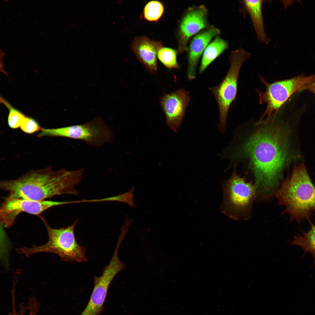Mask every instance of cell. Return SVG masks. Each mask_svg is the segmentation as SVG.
Returning <instances> with one entry per match:
<instances>
[{"instance_id":"1","label":"cell","mask_w":315,"mask_h":315,"mask_svg":"<svg viewBox=\"0 0 315 315\" xmlns=\"http://www.w3.org/2000/svg\"><path fill=\"white\" fill-rule=\"evenodd\" d=\"M249 126L236 131L234 145L228 149L229 157L235 163L245 162L254 177L258 194L271 197L293 159L292 129L276 118L267 124Z\"/></svg>"},{"instance_id":"2","label":"cell","mask_w":315,"mask_h":315,"mask_svg":"<svg viewBox=\"0 0 315 315\" xmlns=\"http://www.w3.org/2000/svg\"><path fill=\"white\" fill-rule=\"evenodd\" d=\"M83 171L54 170L51 167L32 170L16 179L1 181L0 187L10 196L35 201L63 194L77 195L75 187L81 181Z\"/></svg>"},{"instance_id":"3","label":"cell","mask_w":315,"mask_h":315,"mask_svg":"<svg viewBox=\"0 0 315 315\" xmlns=\"http://www.w3.org/2000/svg\"><path fill=\"white\" fill-rule=\"evenodd\" d=\"M279 204L284 207L282 215L289 214L291 220L299 223L315 212V186L305 165L295 166L291 175L281 183L275 193Z\"/></svg>"},{"instance_id":"4","label":"cell","mask_w":315,"mask_h":315,"mask_svg":"<svg viewBox=\"0 0 315 315\" xmlns=\"http://www.w3.org/2000/svg\"><path fill=\"white\" fill-rule=\"evenodd\" d=\"M78 220L66 227L58 229L50 226L44 222L48 240L45 244L39 246L33 245L31 248L24 247L17 249L18 252L29 257L41 252L53 253L58 255L63 261L86 262V248L77 242L74 229Z\"/></svg>"},{"instance_id":"5","label":"cell","mask_w":315,"mask_h":315,"mask_svg":"<svg viewBox=\"0 0 315 315\" xmlns=\"http://www.w3.org/2000/svg\"><path fill=\"white\" fill-rule=\"evenodd\" d=\"M234 164L230 177L222 182V212L235 220H247L251 217L253 205L257 195L255 183L237 175Z\"/></svg>"},{"instance_id":"6","label":"cell","mask_w":315,"mask_h":315,"mask_svg":"<svg viewBox=\"0 0 315 315\" xmlns=\"http://www.w3.org/2000/svg\"><path fill=\"white\" fill-rule=\"evenodd\" d=\"M262 83L265 87L264 92L257 90L259 101L261 104L267 105L264 113L257 122L267 124L274 120L282 105L293 94L302 89L307 88L315 81V74L309 76L302 75L291 78L270 83L262 77Z\"/></svg>"},{"instance_id":"7","label":"cell","mask_w":315,"mask_h":315,"mask_svg":"<svg viewBox=\"0 0 315 315\" xmlns=\"http://www.w3.org/2000/svg\"><path fill=\"white\" fill-rule=\"evenodd\" d=\"M251 55L241 47L232 51L229 56L230 66L225 76L219 84L209 88L218 106L219 113L218 126L223 133L225 132L226 127L230 106L236 96L240 69Z\"/></svg>"},{"instance_id":"8","label":"cell","mask_w":315,"mask_h":315,"mask_svg":"<svg viewBox=\"0 0 315 315\" xmlns=\"http://www.w3.org/2000/svg\"><path fill=\"white\" fill-rule=\"evenodd\" d=\"M38 137H62L78 139L89 144L100 146L109 142L113 138L110 128L97 118L85 123L55 128H42Z\"/></svg>"},{"instance_id":"9","label":"cell","mask_w":315,"mask_h":315,"mask_svg":"<svg viewBox=\"0 0 315 315\" xmlns=\"http://www.w3.org/2000/svg\"><path fill=\"white\" fill-rule=\"evenodd\" d=\"M69 204V201H38L8 195L4 198L0 206L1 223L4 227L9 228L22 212L38 215L52 207Z\"/></svg>"},{"instance_id":"10","label":"cell","mask_w":315,"mask_h":315,"mask_svg":"<svg viewBox=\"0 0 315 315\" xmlns=\"http://www.w3.org/2000/svg\"><path fill=\"white\" fill-rule=\"evenodd\" d=\"M208 11L202 4L193 6L186 9L178 24L176 33L178 50L182 53L186 51L189 40L203 29L208 27Z\"/></svg>"},{"instance_id":"11","label":"cell","mask_w":315,"mask_h":315,"mask_svg":"<svg viewBox=\"0 0 315 315\" xmlns=\"http://www.w3.org/2000/svg\"><path fill=\"white\" fill-rule=\"evenodd\" d=\"M189 94L188 91L182 88L164 94L160 100L166 124L175 132L181 126L185 117L186 108L190 101Z\"/></svg>"},{"instance_id":"12","label":"cell","mask_w":315,"mask_h":315,"mask_svg":"<svg viewBox=\"0 0 315 315\" xmlns=\"http://www.w3.org/2000/svg\"><path fill=\"white\" fill-rule=\"evenodd\" d=\"M220 33L218 28L211 25L192 38L186 50L188 60L187 76L188 80H192L195 79L197 64L201 57L212 38L219 36Z\"/></svg>"},{"instance_id":"13","label":"cell","mask_w":315,"mask_h":315,"mask_svg":"<svg viewBox=\"0 0 315 315\" xmlns=\"http://www.w3.org/2000/svg\"><path fill=\"white\" fill-rule=\"evenodd\" d=\"M114 271L109 267L104 269L99 276L94 277V286L90 298L80 315H100L103 310L109 287L115 276Z\"/></svg>"},{"instance_id":"14","label":"cell","mask_w":315,"mask_h":315,"mask_svg":"<svg viewBox=\"0 0 315 315\" xmlns=\"http://www.w3.org/2000/svg\"><path fill=\"white\" fill-rule=\"evenodd\" d=\"M162 42L152 40L146 36L134 38L131 48L138 60L151 73L157 71L158 54L162 47Z\"/></svg>"},{"instance_id":"15","label":"cell","mask_w":315,"mask_h":315,"mask_svg":"<svg viewBox=\"0 0 315 315\" xmlns=\"http://www.w3.org/2000/svg\"><path fill=\"white\" fill-rule=\"evenodd\" d=\"M242 1L250 16L258 39L261 42L268 44L269 41L265 31L262 13V1L245 0Z\"/></svg>"},{"instance_id":"16","label":"cell","mask_w":315,"mask_h":315,"mask_svg":"<svg viewBox=\"0 0 315 315\" xmlns=\"http://www.w3.org/2000/svg\"><path fill=\"white\" fill-rule=\"evenodd\" d=\"M228 42L219 36H216L205 48L202 55L199 73H203L217 58L228 49Z\"/></svg>"},{"instance_id":"17","label":"cell","mask_w":315,"mask_h":315,"mask_svg":"<svg viewBox=\"0 0 315 315\" xmlns=\"http://www.w3.org/2000/svg\"><path fill=\"white\" fill-rule=\"evenodd\" d=\"M310 229L307 232H303L302 235L298 234L293 236L294 239L289 241L290 245H295L301 247L304 251L303 256L307 252L311 253L314 259L315 264V225L310 221Z\"/></svg>"},{"instance_id":"18","label":"cell","mask_w":315,"mask_h":315,"mask_svg":"<svg viewBox=\"0 0 315 315\" xmlns=\"http://www.w3.org/2000/svg\"><path fill=\"white\" fill-rule=\"evenodd\" d=\"M178 53V50L162 47L158 52V57L161 63L167 68L170 69H178L180 68L177 60Z\"/></svg>"},{"instance_id":"19","label":"cell","mask_w":315,"mask_h":315,"mask_svg":"<svg viewBox=\"0 0 315 315\" xmlns=\"http://www.w3.org/2000/svg\"><path fill=\"white\" fill-rule=\"evenodd\" d=\"M164 12V6L162 3L157 0L148 2L143 10L144 18L151 22H156L160 18Z\"/></svg>"},{"instance_id":"20","label":"cell","mask_w":315,"mask_h":315,"mask_svg":"<svg viewBox=\"0 0 315 315\" xmlns=\"http://www.w3.org/2000/svg\"><path fill=\"white\" fill-rule=\"evenodd\" d=\"M2 102L9 110L8 119V124L12 129L20 128L26 116L18 110L13 107L8 102L3 98H1Z\"/></svg>"},{"instance_id":"21","label":"cell","mask_w":315,"mask_h":315,"mask_svg":"<svg viewBox=\"0 0 315 315\" xmlns=\"http://www.w3.org/2000/svg\"><path fill=\"white\" fill-rule=\"evenodd\" d=\"M134 188L132 187L128 191L117 195L102 199V201H118L124 202L136 208L133 200Z\"/></svg>"},{"instance_id":"22","label":"cell","mask_w":315,"mask_h":315,"mask_svg":"<svg viewBox=\"0 0 315 315\" xmlns=\"http://www.w3.org/2000/svg\"><path fill=\"white\" fill-rule=\"evenodd\" d=\"M21 130L29 134L34 133L41 131L42 128L34 119L26 116L20 127Z\"/></svg>"},{"instance_id":"23","label":"cell","mask_w":315,"mask_h":315,"mask_svg":"<svg viewBox=\"0 0 315 315\" xmlns=\"http://www.w3.org/2000/svg\"><path fill=\"white\" fill-rule=\"evenodd\" d=\"M307 88L308 89L315 94V83H313L309 85Z\"/></svg>"}]
</instances>
